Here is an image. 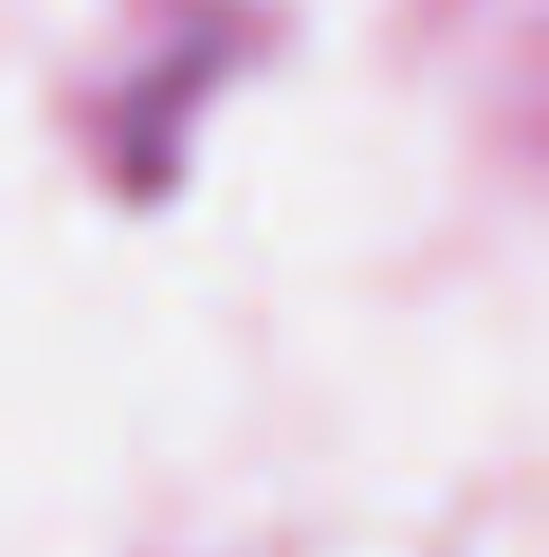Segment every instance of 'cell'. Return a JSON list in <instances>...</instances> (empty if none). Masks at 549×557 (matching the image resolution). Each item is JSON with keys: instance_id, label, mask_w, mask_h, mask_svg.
I'll return each instance as SVG.
<instances>
[]
</instances>
